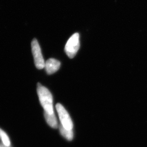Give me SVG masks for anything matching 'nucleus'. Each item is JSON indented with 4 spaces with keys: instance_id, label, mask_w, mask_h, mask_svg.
I'll use <instances>...</instances> for the list:
<instances>
[{
    "instance_id": "nucleus-9",
    "label": "nucleus",
    "mask_w": 147,
    "mask_h": 147,
    "mask_svg": "<svg viewBox=\"0 0 147 147\" xmlns=\"http://www.w3.org/2000/svg\"><path fill=\"white\" fill-rule=\"evenodd\" d=\"M0 147H11L10 146H6L3 143H0Z\"/></svg>"
},
{
    "instance_id": "nucleus-4",
    "label": "nucleus",
    "mask_w": 147,
    "mask_h": 147,
    "mask_svg": "<svg viewBox=\"0 0 147 147\" xmlns=\"http://www.w3.org/2000/svg\"><path fill=\"white\" fill-rule=\"evenodd\" d=\"M56 108L61 122V125L66 129L72 130L74 126L73 122L65 108L61 104L58 103L56 105Z\"/></svg>"
},
{
    "instance_id": "nucleus-1",
    "label": "nucleus",
    "mask_w": 147,
    "mask_h": 147,
    "mask_svg": "<svg viewBox=\"0 0 147 147\" xmlns=\"http://www.w3.org/2000/svg\"><path fill=\"white\" fill-rule=\"evenodd\" d=\"M37 93L39 100L45 110V112L50 114L53 113V98L51 92L47 88L38 83L37 84Z\"/></svg>"
},
{
    "instance_id": "nucleus-3",
    "label": "nucleus",
    "mask_w": 147,
    "mask_h": 147,
    "mask_svg": "<svg viewBox=\"0 0 147 147\" xmlns=\"http://www.w3.org/2000/svg\"><path fill=\"white\" fill-rule=\"evenodd\" d=\"M31 46L35 65L36 68L40 69L45 68V62L42 55L39 43L36 39H34L32 40Z\"/></svg>"
},
{
    "instance_id": "nucleus-6",
    "label": "nucleus",
    "mask_w": 147,
    "mask_h": 147,
    "mask_svg": "<svg viewBox=\"0 0 147 147\" xmlns=\"http://www.w3.org/2000/svg\"><path fill=\"white\" fill-rule=\"evenodd\" d=\"M45 119H46V122H47L48 125L51 128L54 129H57L58 128V123H57V119L56 118L55 115L54 113L53 114H49L48 113L45 112L44 113Z\"/></svg>"
},
{
    "instance_id": "nucleus-8",
    "label": "nucleus",
    "mask_w": 147,
    "mask_h": 147,
    "mask_svg": "<svg viewBox=\"0 0 147 147\" xmlns=\"http://www.w3.org/2000/svg\"><path fill=\"white\" fill-rule=\"evenodd\" d=\"M0 139L2 141V143L6 146H10L11 142L10 139L7 134L0 128Z\"/></svg>"
},
{
    "instance_id": "nucleus-2",
    "label": "nucleus",
    "mask_w": 147,
    "mask_h": 147,
    "mask_svg": "<svg viewBox=\"0 0 147 147\" xmlns=\"http://www.w3.org/2000/svg\"><path fill=\"white\" fill-rule=\"evenodd\" d=\"M80 35L75 33L69 38L65 46V51L69 58H74L80 48Z\"/></svg>"
},
{
    "instance_id": "nucleus-7",
    "label": "nucleus",
    "mask_w": 147,
    "mask_h": 147,
    "mask_svg": "<svg viewBox=\"0 0 147 147\" xmlns=\"http://www.w3.org/2000/svg\"><path fill=\"white\" fill-rule=\"evenodd\" d=\"M59 130L61 135L68 140H71L74 138V133L72 130L66 129L61 125L59 126Z\"/></svg>"
},
{
    "instance_id": "nucleus-5",
    "label": "nucleus",
    "mask_w": 147,
    "mask_h": 147,
    "mask_svg": "<svg viewBox=\"0 0 147 147\" xmlns=\"http://www.w3.org/2000/svg\"><path fill=\"white\" fill-rule=\"evenodd\" d=\"M61 63L55 59H49L45 63V68L48 74L51 75L56 72L60 68Z\"/></svg>"
}]
</instances>
